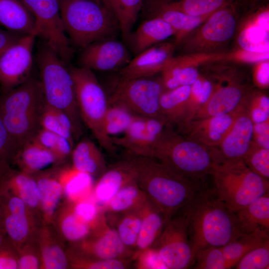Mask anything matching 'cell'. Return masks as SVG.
<instances>
[{"label":"cell","instance_id":"obj_55","mask_svg":"<svg viewBox=\"0 0 269 269\" xmlns=\"http://www.w3.org/2000/svg\"><path fill=\"white\" fill-rule=\"evenodd\" d=\"M18 269H37L40 268V257L29 246L23 245L16 250Z\"/></svg>","mask_w":269,"mask_h":269},{"label":"cell","instance_id":"obj_3","mask_svg":"<svg viewBox=\"0 0 269 269\" xmlns=\"http://www.w3.org/2000/svg\"><path fill=\"white\" fill-rule=\"evenodd\" d=\"M45 103L39 81L31 76L0 96V117L8 134L13 158L41 128L40 117Z\"/></svg>","mask_w":269,"mask_h":269},{"label":"cell","instance_id":"obj_52","mask_svg":"<svg viewBox=\"0 0 269 269\" xmlns=\"http://www.w3.org/2000/svg\"><path fill=\"white\" fill-rule=\"evenodd\" d=\"M269 58V51L257 52L239 48L229 52H223L218 61L255 64Z\"/></svg>","mask_w":269,"mask_h":269},{"label":"cell","instance_id":"obj_12","mask_svg":"<svg viewBox=\"0 0 269 269\" xmlns=\"http://www.w3.org/2000/svg\"><path fill=\"white\" fill-rule=\"evenodd\" d=\"M152 247L156 250L167 269H184L193 264L186 217L183 214L172 217Z\"/></svg>","mask_w":269,"mask_h":269},{"label":"cell","instance_id":"obj_21","mask_svg":"<svg viewBox=\"0 0 269 269\" xmlns=\"http://www.w3.org/2000/svg\"><path fill=\"white\" fill-rule=\"evenodd\" d=\"M237 42L240 48L269 51V6L259 7L247 15L238 28Z\"/></svg>","mask_w":269,"mask_h":269},{"label":"cell","instance_id":"obj_5","mask_svg":"<svg viewBox=\"0 0 269 269\" xmlns=\"http://www.w3.org/2000/svg\"><path fill=\"white\" fill-rule=\"evenodd\" d=\"M70 43L82 49L98 40L115 38L119 24L114 14L95 0H58Z\"/></svg>","mask_w":269,"mask_h":269},{"label":"cell","instance_id":"obj_6","mask_svg":"<svg viewBox=\"0 0 269 269\" xmlns=\"http://www.w3.org/2000/svg\"><path fill=\"white\" fill-rule=\"evenodd\" d=\"M153 158L179 174L201 182L216 163L212 147L184 137L165 125L154 148Z\"/></svg>","mask_w":269,"mask_h":269},{"label":"cell","instance_id":"obj_25","mask_svg":"<svg viewBox=\"0 0 269 269\" xmlns=\"http://www.w3.org/2000/svg\"><path fill=\"white\" fill-rule=\"evenodd\" d=\"M176 30L158 17L146 18L124 37L135 55L176 34Z\"/></svg>","mask_w":269,"mask_h":269},{"label":"cell","instance_id":"obj_29","mask_svg":"<svg viewBox=\"0 0 269 269\" xmlns=\"http://www.w3.org/2000/svg\"><path fill=\"white\" fill-rule=\"evenodd\" d=\"M191 85L180 86L172 90L164 91L159 101L160 111L166 125L177 126L183 132L188 99Z\"/></svg>","mask_w":269,"mask_h":269},{"label":"cell","instance_id":"obj_56","mask_svg":"<svg viewBox=\"0 0 269 269\" xmlns=\"http://www.w3.org/2000/svg\"><path fill=\"white\" fill-rule=\"evenodd\" d=\"M18 269L17 251L7 238L0 246V269Z\"/></svg>","mask_w":269,"mask_h":269},{"label":"cell","instance_id":"obj_20","mask_svg":"<svg viewBox=\"0 0 269 269\" xmlns=\"http://www.w3.org/2000/svg\"><path fill=\"white\" fill-rule=\"evenodd\" d=\"M142 9L146 18H160L176 30L174 42L176 46L210 15L193 16L188 15L174 7L170 0H145L143 3Z\"/></svg>","mask_w":269,"mask_h":269},{"label":"cell","instance_id":"obj_11","mask_svg":"<svg viewBox=\"0 0 269 269\" xmlns=\"http://www.w3.org/2000/svg\"><path fill=\"white\" fill-rule=\"evenodd\" d=\"M32 14L34 34L67 63L73 49L66 34L58 0H21Z\"/></svg>","mask_w":269,"mask_h":269},{"label":"cell","instance_id":"obj_8","mask_svg":"<svg viewBox=\"0 0 269 269\" xmlns=\"http://www.w3.org/2000/svg\"><path fill=\"white\" fill-rule=\"evenodd\" d=\"M77 104L83 123L108 152L114 154L117 146L104 130V120L108 108L105 92L92 70L70 67Z\"/></svg>","mask_w":269,"mask_h":269},{"label":"cell","instance_id":"obj_33","mask_svg":"<svg viewBox=\"0 0 269 269\" xmlns=\"http://www.w3.org/2000/svg\"><path fill=\"white\" fill-rule=\"evenodd\" d=\"M58 177L63 194L69 203L89 197L94 185L93 176L81 172L72 166L59 169Z\"/></svg>","mask_w":269,"mask_h":269},{"label":"cell","instance_id":"obj_1","mask_svg":"<svg viewBox=\"0 0 269 269\" xmlns=\"http://www.w3.org/2000/svg\"><path fill=\"white\" fill-rule=\"evenodd\" d=\"M188 222L194 259L200 249L223 247L244 234L234 211L214 189L202 187L181 209Z\"/></svg>","mask_w":269,"mask_h":269},{"label":"cell","instance_id":"obj_23","mask_svg":"<svg viewBox=\"0 0 269 269\" xmlns=\"http://www.w3.org/2000/svg\"><path fill=\"white\" fill-rule=\"evenodd\" d=\"M136 177L134 167L125 158L107 167L94 184L90 197L103 209L121 188L136 181Z\"/></svg>","mask_w":269,"mask_h":269},{"label":"cell","instance_id":"obj_40","mask_svg":"<svg viewBox=\"0 0 269 269\" xmlns=\"http://www.w3.org/2000/svg\"><path fill=\"white\" fill-rule=\"evenodd\" d=\"M144 0H109L110 9L119 24L123 37L132 31Z\"/></svg>","mask_w":269,"mask_h":269},{"label":"cell","instance_id":"obj_26","mask_svg":"<svg viewBox=\"0 0 269 269\" xmlns=\"http://www.w3.org/2000/svg\"><path fill=\"white\" fill-rule=\"evenodd\" d=\"M57 168L43 170L31 174L35 179L39 192V209L47 224L54 220L63 194Z\"/></svg>","mask_w":269,"mask_h":269},{"label":"cell","instance_id":"obj_42","mask_svg":"<svg viewBox=\"0 0 269 269\" xmlns=\"http://www.w3.org/2000/svg\"><path fill=\"white\" fill-rule=\"evenodd\" d=\"M212 89L211 82L201 76H199L191 85V91L187 104L184 133H187L195 114L209 99Z\"/></svg>","mask_w":269,"mask_h":269},{"label":"cell","instance_id":"obj_22","mask_svg":"<svg viewBox=\"0 0 269 269\" xmlns=\"http://www.w3.org/2000/svg\"><path fill=\"white\" fill-rule=\"evenodd\" d=\"M254 123L244 106L231 130L220 144L214 147L220 159L243 160L252 141Z\"/></svg>","mask_w":269,"mask_h":269},{"label":"cell","instance_id":"obj_31","mask_svg":"<svg viewBox=\"0 0 269 269\" xmlns=\"http://www.w3.org/2000/svg\"><path fill=\"white\" fill-rule=\"evenodd\" d=\"M0 188L22 200L31 210L39 208V192L31 174L11 169L0 181Z\"/></svg>","mask_w":269,"mask_h":269},{"label":"cell","instance_id":"obj_49","mask_svg":"<svg viewBox=\"0 0 269 269\" xmlns=\"http://www.w3.org/2000/svg\"><path fill=\"white\" fill-rule=\"evenodd\" d=\"M244 105L254 124L269 120V99L262 92L251 90L245 100Z\"/></svg>","mask_w":269,"mask_h":269},{"label":"cell","instance_id":"obj_62","mask_svg":"<svg viewBox=\"0 0 269 269\" xmlns=\"http://www.w3.org/2000/svg\"><path fill=\"white\" fill-rule=\"evenodd\" d=\"M102 3L105 5V6L111 12L110 6V1L109 0H101Z\"/></svg>","mask_w":269,"mask_h":269},{"label":"cell","instance_id":"obj_30","mask_svg":"<svg viewBox=\"0 0 269 269\" xmlns=\"http://www.w3.org/2000/svg\"><path fill=\"white\" fill-rule=\"evenodd\" d=\"M72 166L93 177H100L106 170L105 158L96 144L87 137L74 146L71 153Z\"/></svg>","mask_w":269,"mask_h":269},{"label":"cell","instance_id":"obj_16","mask_svg":"<svg viewBox=\"0 0 269 269\" xmlns=\"http://www.w3.org/2000/svg\"><path fill=\"white\" fill-rule=\"evenodd\" d=\"M235 79L225 76L215 86L206 103L195 114L194 120L232 113L244 105L251 92Z\"/></svg>","mask_w":269,"mask_h":269},{"label":"cell","instance_id":"obj_57","mask_svg":"<svg viewBox=\"0 0 269 269\" xmlns=\"http://www.w3.org/2000/svg\"><path fill=\"white\" fill-rule=\"evenodd\" d=\"M255 84L260 88H267L269 84V61L266 60L255 63L253 69Z\"/></svg>","mask_w":269,"mask_h":269},{"label":"cell","instance_id":"obj_37","mask_svg":"<svg viewBox=\"0 0 269 269\" xmlns=\"http://www.w3.org/2000/svg\"><path fill=\"white\" fill-rule=\"evenodd\" d=\"M147 199L136 181L121 188L103 209L105 213L119 215L141 206Z\"/></svg>","mask_w":269,"mask_h":269},{"label":"cell","instance_id":"obj_38","mask_svg":"<svg viewBox=\"0 0 269 269\" xmlns=\"http://www.w3.org/2000/svg\"><path fill=\"white\" fill-rule=\"evenodd\" d=\"M0 210L7 238L17 250L24 245L31 233L32 216L30 213H11L1 208Z\"/></svg>","mask_w":269,"mask_h":269},{"label":"cell","instance_id":"obj_35","mask_svg":"<svg viewBox=\"0 0 269 269\" xmlns=\"http://www.w3.org/2000/svg\"><path fill=\"white\" fill-rule=\"evenodd\" d=\"M40 268L65 269L69 266L68 256L48 227L46 225L39 234Z\"/></svg>","mask_w":269,"mask_h":269},{"label":"cell","instance_id":"obj_47","mask_svg":"<svg viewBox=\"0 0 269 269\" xmlns=\"http://www.w3.org/2000/svg\"><path fill=\"white\" fill-rule=\"evenodd\" d=\"M243 160L254 172L269 179V149L264 148L252 141Z\"/></svg>","mask_w":269,"mask_h":269},{"label":"cell","instance_id":"obj_15","mask_svg":"<svg viewBox=\"0 0 269 269\" xmlns=\"http://www.w3.org/2000/svg\"><path fill=\"white\" fill-rule=\"evenodd\" d=\"M76 243L74 251L94 259H132L134 253L124 244L116 229L108 225L107 219L88 236Z\"/></svg>","mask_w":269,"mask_h":269},{"label":"cell","instance_id":"obj_19","mask_svg":"<svg viewBox=\"0 0 269 269\" xmlns=\"http://www.w3.org/2000/svg\"><path fill=\"white\" fill-rule=\"evenodd\" d=\"M176 45L161 42L135 55L121 68L120 81L152 77L161 72L173 57Z\"/></svg>","mask_w":269,"mask_h":269},{"label":"cell","instance_id":"obj_17","mask_svg":"<svg viewBox=\"0 0 269 269\" xmlns=\"http://www.w3.org/2000/svg\"><path fill=\"white\" fill-rule=\"evenodd\" d=\"M127 46L114 38L94 42L82 49L80 67L108 71L122 68L131 60Z\"/></svg>","mask_w":269,"mask_h":269},{"label":"cell","instance_id":"obj_51","mask_svg":"<svg viewBox=\"0 0 269 269\" xmlns=\"http://www.w3.org/2000/svg\"><path fill=\"white\" fill-rule=\"evenodd\" d=\"M40 123L41 128L65 137L74 146L72 133L61 125L55 115L53 108L46 103L41 115Z\"/></svg>","mask_w":269,"mask_h":269},{"label":"cell","instance_id":"obj_36","mask_svg":"<svg viewBox=\"0 0 269 269\" xmlns=\"http://www.w3.org/2000/svg\"><path fill=\"white\" fill-rule=\"evenodd\" d=\"M268 241L269 231L258 229L250 233L243 234L222 248L224 257L232 268L248 252Z\"/></svg>","mask_w":269,"mask_h":269},{"label":"cell","instance_id":"obj_48","mask_svg":"<svg viewBox=\"0 0 269 269\" xmlns=\"http://www.w3.org/2000/svg\"><path fill=\"white\" fill-rule=\"evenodd\" d=\"M195 269H227L231 267L226 261L222 247L209 246L199 249L196 253Z\"/></svg>","mask_w":269,"mask_h":269},{"label":"cell","instance_id":"obj_4","mask_svg":"<svg viewBox=\"0 0 269 269\" xmlns=\"http://www.w3.org/2000/svg\"><path fill=\"white\" fill-rule=\"evenodd\" d=\"M36 60L39 80L47 104L63 112L73 129L74 139L83 134V122L77 104L74 83L65 63L47 45L42 42L37 50Z\"/></svg>","mask_w":269,"mask_h":269},{"label":"cell","instance_id":"obj_43","mask_svg":"<svg viewBox=\"0 0 269 269\" xmlns=\"http://www.w3.org/2000/svg\"><path fill=\"white\" fill-rule=\"evenodd\" d=\"M136 116L122 106H109L104 120L105 134L110 137L112 135L123 134Z\"/></svg>","mask_w":269,"mask_h":269},{"label":"cell","instance_id":"obj_18","mask_svg":"<svg viewBox=\"0 0 269 269\" xmlns=\"http://www.w3.org/2000/svg\"><path fill=\"white\" fill-rule=\"evenodd\" d=\"M221 53H192L173 56L161 72L164 91L180 86L191 85L199 76L198 66L218 61Z\"/></svg>","mask_w":269,"mask_h":269},{"label":"cell","instance_id":"obj_10","mask_svg":"<svg viewBox=\"0 0 269 269\" xmlns=\"http://www.w3.org/2000/svg\"><path fill=\"white\" fill-rule=\"evenodd\" d=\"M151 77L120 81L108 99V106L119 105L135 115L164 119L161 114L159 106L164 89L160 79Z\"/></svg>","mask_w":269,"mask_h":269},{"label":"cell","instance_id":"obj_2","mask_svg":"<svg viewBox=\"0 0 269 269\" xmlns=\"http://www.w3.org/2000/svg\"><path fill=\"white\" fill-rule=\"evenodd\" d=\"M126 154L125 158L136 172L138 187L167 221L203 187L201 182L179 174L155 158Z\"/></svg>","mask_w":269,"mask_h":269},{"label":"cell","instance_id":"obj_50","mask_svg":"<svg viewBox=\"0 0 269 269\" xmlns=\"http://www.w3.org/2000/svg\"><path fill=\"white\" fill-rule=\"evenodd\" d=\"M269 267V241L248 252L235 265L237 269H267Z\"/></svg>","mask_w":269,"mask_h":269},{"label":"cell","instance_id":"obj_63","mask_svg":"<svg viewBox=\"0 0 269 269\" xmlns=\"http://www.w3.org/2000/svg\"><path fill=\"white\" fill-rule=\"evenodd\" d=\"M252 5H255L262 0H247Z\"/></svg>","mask_w":269,"mask_h":269},{"label":"cell","instance_id":"obj_61","mask_svg":"<svg viewBox=\"0 0 269 269\" xmlns=\"http://www.w3.org/2000/svg\"><path fill=\"white\" fill-rule=\"evenodd\" d=\"M7 239V237L5 233L1 216V212L0 208V246L4 243Z\"/></svg>","mask_w":269,"mask_h":269},{"label":"cell","instance_id":"obj_41","mask_svg":"<svg viewBox=\"0 0 269 269\" xmlns=\"http://www.w3.org/2000/svg\"><path fill=\"white\" fill-rule=\"evenodd\" d=\"M144 204L120 214L121 216L116 223L115 229L121 241L128 248L134 252L141 227Z\"/></svg>","mask_w":269,"mask_h":269},{"label":"cell","instance_id":"obj_28","mask_svg":"<svg viewBox=\"0 0 269 269\" xmlns=\"http://www.w3.org/2000/svg\"><path fill=\"white\" fill-rule=\"evenodd\" d=\"M0 24L16 33L34 34V17L21 0H0Z\"/></svg>","mask_w":269,"mask_h":269},{"label":"cell","instance_id":"obj_13","mask_svg":"<svg viewBox=\"0 0 269 269\" xmlns=\"http://www.w3.org/2000/svg\"><path fill=\"white\" fill-rule=\"evenodd\" d=\"M36 36L24 34L0 56V85L2 92L25 82L31 76Z\"/></svg>","mask_w":269,"mask_h":269},{"label":"cell","instance_id":"obj_32","mask_svg":"<svg viewBox=\"0 0 269 269\" xmlns=\"http://www.w3.org/2000/svg\"><path fill=\"white\" fill-rule=\"evenodd\" d=\"M12 163L16 164L21 171L32 174L52 164L57 165V161L51 151L33 138L20 148Z\"/></svg>","mask_w":269,"mask_h":269},{"label":"cell","instance_id":"obj_44","mask_svg":"<svg viewBox=\"0 0 269 269\" xmlns=\"http://www.w3.org/2000/svg\"><path fill=\"white\" fill-rule=\"evenodd\" d=\"M69 266L74 269H124L131 266L132 260L117 259L98 260L82 255L72 250L67 254Z\"/></svg>","mask_w":269,"mask_h":269},{"label":"cell","instance_id":"obj_7","mask_svg":"<svg viewBox=\"0 0 269 269\" xmlns=\"http://www.w3.org/2000/svg\"><path fill=\"white\" fill-rule=\"evenodd\" d=\"M211 175L217 196L235 212L269 192V180L252 171L243 160L220 159Z\"/></svg>","mask_w":269,"mask_h":269},{"label":"cell","instance_id":"obj_27","mask_svg":"<svg viewBox=\"0 0 269 269\" xmlns=\"http://www.w3.org/2000/svg\"><path fill=\"white\" fill-rule=\"evenodd\" d=\"M167 221L164 214L147 198L143 205L141 227L132 260L153 246Z\"/></svg>","mask_w":269,"mask_h":269},{"label":"cell","instance_id":"obj_46","mask_svg":"<svg viewBox=\"0 0 269 269\" xmlns=\"http://www.w3.org/2000/svg\"><path fill=\"white\" fill-rule=\"evenodd\" d=\"M69 203L76 215L89 225L92 231L106 219L103 209L95 203L90 196L88 198Z\"/></svg>","mask_w":269,"mask_h":269},{"label":"cell","instance_id":"obj_9","mask_svg":"<svg viewBox=\"0 0 269 269\" xmlns=\"http://www.w3.org/2000/svg\"><path fill=\"white\" fill-rule=\"evenodd\" d=\"M235 1L212 13L178 46L187 54L219 53L234 35L237 25Z\"/></svg>","mask_w":269,"mask_h":269},{"label":"cell","instance_id":"obj_59","mask_svg":"<svg viewBox=\"0 0 269 269\" xmlns=\"http://www.w3.org/2000/svg\"><path fill=\"white\" fill-rule=\"evenodd\" d=\"M59 136L41 128L34 138L42 146L52 151L57 144Z\"/></svg>","mask_w":269,"mask_h":269},{"label":"cell","instance_id":"obj_24","mask_svg":"<svg viewBox=\"0 0 269 269\" xmlns=\"http://www.w3.org/2000/svg\"><path fill=\"white\" fill-rule=\"evenodd\" d=\"M244 106L229 114L193 120L187 131V137L208 147H217L231 130Z\"/></svg>","mask_w":269,"mask_h":269},{"label":"cell","instance_id":"obj_54","mask_svg":"<svg viewBox=\"0 0 269 269\" xmlns=\"http://www.w3.org/2000/svg\"><path fill=\"white\" fill-rule=\"evenodd\" d=\"M136 268L139 269H158L167 268L156 250L149 248L142 252L134 260Z\"/></svg>","mask_w":269,"mask_h":269},{"label":"cell","instance_id":"obj_58","mask_svg":"<svg viewBox=\"0 0 269 269\" xmlns=\"http://www.w3.org/2000/svg\"><path fill=\"white\" fill-rule=\"evenodd\" d=\"M269 120L266 122L254 124L252 140L260 146L269 149Z\"/></svg>","mask_w":269,"mask_h":269},{"label":"cell","instance_id":"obj_14","mask_svg":"<svg viewBox=\"0 0 269 269\" xmlns=\"http://www.w3.org/2000/svg\"><path fill=\"white\" fill-rule=\"evenodd\" d=\"M166 122L164 119L136 115L121 137H111L116 146L126 149L127 153L153 158L155 144Z\"/></svg>","mask_w":269,"mask_h":269},{"label":"cell","instance_id":"obj_45","mask_svg":"<svg viewBox=\"0 0 269 269\" xmlns=\"http://www.w3.org/2000/svg\"><path fill=\"white\" fill-rule=\"evenodd\" d=\"M172 5L185 13L205 16L236 1V0H170Z\"/></svg>","mask_w":269,"mask_h":269},{"label":"cell","instance_id":"obj_60","mask_svg":"<svg viewBox=\"0 0 269 269\" xmlns=\"http://www.w3.org/2000/svg\"><path fill=\"white\" fill-rule=\"evenodd\" d=\"M23 35L0 29V56Z\"/></svg>","mask_w":269,"mask_h":269},{"label":"cell","instance_id":"obj_34","mask_svg":"<svg viewBox=\"0 0 269 269\" xmlns=\"http://www.w3.org/2000/svg\"><path fill=\"white\" fill-rule=\"evenodd\" d=\"M235 213L243 233L258 229L269 231V192Z\"/></svg>","mask_w":269,"mask_h":269},{"label":"cell","instance_id":"obj_53","mask_svg":"<svg viewBox=\"0 0 269 269\" xmlns=\"http://www.w3.org/2000/svg\"><path fill=\"white\" fill-rule=\"evenodd\" d=\"M13 158L8 134L0 117V181L11 169Z\"/></svg>","mask_w":269,"mask_h":269},{"label":"cell","instance_id":"obj_39","mask_svg":"<svg viewBox=\"0 0 269 269\" xmlns=\"http://www.w3.org/2000/svg\"><path fill=\"white\" fill-rule=\"evenodd\" d=\"M57 218L58 226L61 235L70 242L80 241L92 231L90 226L76 215L70 203L61 210Z\"/></svg>","mask_w":269,"mask_h":269}]
</instances>
